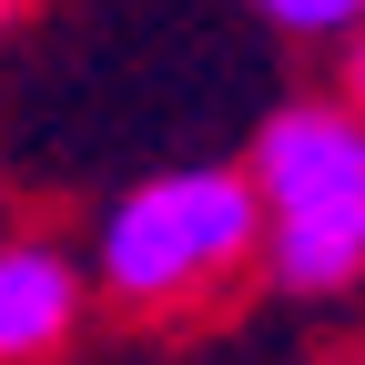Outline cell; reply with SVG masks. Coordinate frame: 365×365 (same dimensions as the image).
Segmentation results:
<instances>
[{
	"label": "cell",
	"instance_id": "obj_1",
	"mask_svg": "<svg viewBox=\"0 0 365 365\" xmlns=\"http://www.w3.org/2000/svg\"><path fill=\"white\" fill-rule=\"evenodd\" d=\"M254 264H264V213H254L244 163H173V173H143L102 213L81 274L122 314L173 325V314H203L234 284H254Z\"/></svg>",
	"mask_w": 365,
	"mask_h": 365
},
{
	"label": "cell",
	"instance_id": "obj_2",
	"mask_svg": "<svg viewBox=\"0 0 365 365\" xmlns=\"http://www.w3.org/2000/svg\"><path fill=\"white\" fill-rule=\"evenodd\" d=\"M254 213H264V264L284 294H345L365 284V112L345 91L264 112L254 153Z\"/></svg>",
	"mask_w": 365,
	"mask_h": 365
},
{
	"label": "cell",
	"instance_id": "obj_3",
	"mask_svg": "<svg viewBox=\"0 0 365 365\" xmlns=\"http://www.w3.org/2000/svg\"><path fill=\"white\" fill-rule=\"evenodd\" d=\"M81 294L91 274L51 234H11L0 244V365H51L81 335Z\"/></svg>",
	"mask_w": 365,
	"mask_h": 365
},
{
	"label": "cell",
	"instance_id": "obj_4",
	"mask_svg": "<svg viewBox=\"0 0 365 365\" xmlns=\"http://www.w3.org/2000/svg\"><path fill=\"white\" fill-rule=\"evenodd\" d=\"M254 21H274L284 41H325L335 51V41L365 21V0H254Z\"/></svg>",
	"mask_w": 365,
	"mask_h": 365
},
{
	"label": "cell",
	"instance_id": "obj_5",
	"mask_svg": "<svg viewBox=\"0 0 365 365\" xmlns=\"http://www.w3.org/2000/svg\"><path fill=\"white\" fill-rule=\"evenodd\" d=\"M335 51H345V102H355V112H365V21H355V31H345V41H335Z\"/></svg>",
	"mask_w": 365,
	"mask_h": 365
},
{
	"label": "cell",
	"instance_id": "obj_6",
	"mask_svg": "<svg viewBox=\"0 0 365 365\" xmlns=\"http://www.w3.org/2000/svg\"><path fill=\"white\" fill-rule=\"evenodd\" d=\"M11 11H21V0H0V21H11Z\"/></svg>",
	"mask_w": 365,
	"mask_h": 365
}]
</instances>
